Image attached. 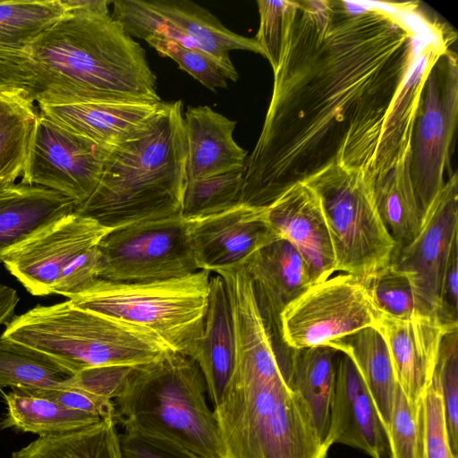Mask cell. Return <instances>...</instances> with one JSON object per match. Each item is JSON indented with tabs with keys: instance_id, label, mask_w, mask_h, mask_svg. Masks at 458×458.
Here are the masks:
<instances>
[{
	"instance_id": "obj_1",
	"label": "cell",
	"mask_w": 458,
	"mask_h": 458,
	"mask_svg": "<svg viewBox=\"0 0 458 458\" xmlns=\"http://www.w3.org/2000/svg\"><path fill=\"white\" fill-rule=\"evenodd\" d=\"M438 27L413 3L293 1L241 204L267 208L333 164L367 179L393 100Z\"/></svg>"
},
{
	"instance_id": "obj_2",
	"label": "cell",
	"mask_w": 458,
	"mask_h": 458,
	"mask_svg": "<svg viewBox=\"0 0 458 458\" xmlns=\"http://www.w3.org/2000/svg\"><path fill=\"white\" fill-rule=\"evenodd\" d=\"M230 303L235 367L213 411L224 458H327L330 445L285 379L277 344L254 293L238 292Z\"/></svg>"
},
{
	"instance_id": "obj_3",
	"label": "cell",
	"mask_w": 458,
	"mask_h": 458,
	"mask_svg": "<svg viewBox=\"0 0 458 458\" xmlns=\"http://www.w3.org/2000/svg\"><path fill=\"white\" fill-rule=\"evenodd\" d=\"M4 62L38 106L162 102L143 47L109 13L66 11Z\"/></svg>"
},
{
	"instance_id": "obj_4",
	"label": "cell",
	"mask_w": 458,
	"mask_h": 458,
	"mask_svg": "<svg viewBox=\"0 0 458 458\" xmlns=\"http://www.w3.org/2000/svg\"><path fill=\"white\" fill-rule=\"evenodd\" d=\"M182 102L165 103L148 127L113 148L92 194L74 212L108 228L181 215L187 184Z\"/></svg>"
},
{
	"instance_id": "obj_5",
	"label": "cell",
	"mask_w": 458,
	"mask_h": 458,
	"mask_svg": "<svg viewBox=\"0 0 458 458\" xmlns=\"http://www.w3.org/2000/svg\"><path fill=\"white\" fill-rule=\"evenodd\" d=\"M207 387L196 361L167 350L135 366L114 400V420L126 434L191 458H224Z\"/></svg>"
},
{
	"instance_id": "obj_6",
	"label": "cell",
	"mask_w": 458,
	"mask_h": 458,
	"mask_svg": "<svg viewBox=\"0 0 458 458\" xmlns=\"http://www.w3.org/2000/svg\"><path fill=\"white\" fill-rule=\"evenodd\" d=\"M1 336L47 354L73 375L99 366L142 365L171 350L143 329L79 308L68 299L13 317Z\"/></svg>"
},
{
	"instance_id": "obj_7",
	"label": "cell",
	"mask_w": 458,
	"mask_h": 458,
	"mask_svg": "<svg viewBox=\"0 0 458 458\" xmlns=\"http://www.w3.org/2000/svg\"><path fill=\"white\" fill-rule=\"evenodd\" d=\"M211 273L148 283L98 278L69 296L74 305L157 336L169 349L195 360L208 305Z\"/></svg>"
},
{
	"instance_id": "obj_8",
	"label": "cell",
	"mask_w": 458,
	"mask_h": 458,
	"mask_svg": "<svg viewBox=\"0 0 458 458\" xmlns=\"http://www.w3.org/2000/svg\"><path fill=\"white\" fill-rule=\"evenodd\" d=\"M303 182L320 200L336 272L367 282L389 265L396 244L378 215L361 170L333 164Z\"/></svg>"
},
{
	"instance_id": "obj_9",
	"label": "cell",
	"mask_w": 458,
	"mask_h": 458,
	"mask_svg": "<svg viewBox=\"0 0 458 458\" xmlns=\"http://www.w3.org/2000/svg\"><path fill=\"white\" fill-rule=\"evenodd\" d=\"M98 278L148 283L199 270L181 215L113 229L98 245Z\"/></svg>"
},
{
	"instance_id": "obj_10",
	"label": "cell",
	"mask_w": 458,
	"mask_h": 458,
	"mask_svg": "<svg viewBox=\"0 0 458 458\" xmlns=\"http://www.w3.org/2000/svg\"><path fill=\"white\" fill-rule=\"evenodd\" d=\"M111 16L131 38H167L209 57L226 79L238 72L229 51L247 50L265 57L255 38L238 35L200 5L186 0H117Z\"/></svg>"
},
{
	"instance_id": "obj_11",
	"label": "cell",
	"mask_w": 458,
	"mask_h": 458,
	"mask_svg": "<svg viewBox=\"0 0 458 458\" xmlns=\"http://www.w3.org/2000/svg\"><path fill=\"white\" fill-rule=\"evenodd\" d=\"M380 312L367 285L344 273L310 284L283 310L281 339L288 349L327 344L366 327L377 328Z\"/></svg>"
},
{
	"instance_id": "obj_12",
	"label": "cell",
	"mask_w": 458,
	"mask_h": 458,
	"mask_svg": "<svg viewBox=\"0 0 458 458\" xmlns=\"http://www.w3.org/2000/svg\"><path fill=\"white\" fill-rule=\"evenodd\" d=\"M457 116V55L447 48L426 79L411 139V177L425 211L445 182Z\"/></svg>"
},
{
	"instance_id": "obj_13",
	"label": "cell",
	"mask_w": 458,
	"mask_h": 458,
	"mask_svg": "<svg viewBox=\"0 0 458 458\" xmlns=\"http://www.w3.org/2000/svg\"><path fill=\"white\" fill-rule=\"evenodd\" d=\"M458 239V174L453 173L425 211L421 227L389 265L404 275L420 312L440 318L441 283L454 242Z\"/></svg>"
},
{
	"instance_id": "obj_14",
	"label": "cell",
	"mask_w": 458,
	"mask_h": 458,
	"mask_svg": "<svg viewBox=\"0 0 458 458\" xmlns=\"http://www.w3.org/2000/svg\"><path fill=\"white\" fill-rule=\"evenodd\" d=\"M111 149L74 134L39 112L21 182L84 202L95 191Z\"/></svg>"
},
{
	"instance_id": "obj_15",
	"label": "cell",
	"mask_w": 458,
	"mask_h": 458,
	"mask_svg": "<svg viewBox=\"0 0 458 458\" xmlns=\"http://www.w3.org/2000/svg\"><path fill=\"white\" fill-rule=\"evenodd\" d=\"M112 230L72 212L11 249L3 263L30 294H53L64 270Z\"/></svg>"
},
{
	"instance_id": "obj_16",
	"label": "cell",
	"mask_w": 458,
	"mask_h": 458,
	"mask_svg": "<svg viewBox=\"0 0 458 458\" xmlns=\"http://www.w3.org/2000/svg\"><path fill=\"white\" fill-rule=\"evenodd\" d=\"M186 223L198 267L210 273L242 266L258 250L280 238L267 208L243 204Z\"/></svg>"
},
{
	"instance_id": "obj_17",
	"label": "cell",
	"mask_w": 458,
	"mask_h": 458,
	"mask_svg": "<svg viewBox=\"0 0 458 458\" xmlns=\"http://www.w3.org/2000/svg\"><path fill=\"white\" fill-rule=\"evenodd\" d=\"M458 326L445 324L437 316L417 312L409 318L380 313L377 329L389 352L396 382L411 408L420 411L445 334Z\"/></svg>"
},
{
	"instance_id": "obj_18",
	"label": "cell",
	"mask_w": 458,
	"mask_h": 458,
	"mask_svg": "<svg viewBox=\"0 0 458 458\" xmlns=\"http://www.w3.org/2000/svg\"><path fill=\"white\" fill-rule=\"evenodd\" d=\"M268 220L306 263L312 284L333 276L335 257L331 236L317 193L300 182L287 189L268 208Z\"/></svg>"
},
{
	"instance_id": "obj_19",
	"label": "cell",
	"mask_w": 458,
	"mask_h": 458,
	"mask_svg": "<svg viewBox=\"0 0 458 458\" xmlns=\"http://www.w3.org/2000/svg\"><path fill=\"white\" fill-rule=\"evenodd\" d=\"M387 438L373 399L352 360L339 352L327 442L360 449L383 458Z\"/></svg>"
},
{
	"instance_id": "obj_20",
	"label": "cell",
	"mask_w": 458,
	"mask_h": 458,
	"mask_svg": "<svg viewBox=\"0 0 458 458\" xmlns=\"http://www.w3.org/2000/svg\"><path fill=\"white\" fill-rule=\"evenodd\" d=\"M456 38L441 25L421 46L400 87L384 123L372 170L367 181L394 166L411 148V139L422 89L431 67Z\"/></svg>"
},
{
	"instance_id": "obj_21",
	"label": "cell",
	"mask_w": 458,
	"mask_h": 458,
	"mask_svg": "<svg viewBox=\"0 0 458 458\" xmlns=\"http://www.w3.org/2000/svg\"><path fill=\"white\" fill-rule=\"evenodd\" d=\"M164 104L88 101L38 106L42 114L62 128L112 149L145 130Z\"/></svg>"
},
{
	"instance_id": "obj_22",
	"label": "cell",
	"mask_w": 458,
	"mask_h": 458,
	"mask_svg": "<svg viewBox=\"0 0 458 458\" xmlns=\"http://www.w3.org/2000/svg\"><path fill=\"white\" fill-rule=\"evenodd\" d=\"M250 276L256 298L276 340L283 310L312 284L309 268L298 250L279 238L258 250L242 265Z\"/></svg>"
},
{
	"instance_id": "obj_23",
	"label": "cell",
	"mask_w": 458,
	"mask_h": 458,
	"mask_svg": "<svg viewBox=\"0 0 458 458\" xmlns=\"http://www.w3.org/2000/svg\"><path fill=\"white\" fill-rule=\"evenodd\" d=\"M187 182L243 171L247 151L233 139L236 122L208 106H189L183 117Z\"/></svg>"
},
{
	"instance_id": "obj_24",
	"label": "cell",
	"mask_w": 458,
	"mask_h": 458,
	"mask_svg": "<svg viewBox=\"0 0 458 458\" xmlns=\"http://www.w3.org/2000/svg\"><path fill=\"white\" fill-rule=\"evenodd\" d=\"M77 204L63 194L21 182L0 188V263L13 247L74 212Z\"/></svg>"
},
{
	"instance_id": "obj_25",
	"label": "cell",
	"mask_w": 458,
	"mask_h": 458,
	"mask_svg": "<svg viewBox=\"0 0 458 458\" xmlns=\"http://www.w3.org/2000/svg\"><path fill=\"white\" fill-rule=\"evenodd\" d=\"M236 346L232 308L221 276L210 277L204 332L195 361L213 405L219 403L235 367Z\"/></svg>"
},
{
	"instance_id": "obj_26",
	"label": "cell",
	"mask_w": 458,
	"mask_h": 458,
	"mask_svg": "<svg viewBox=\"0 0 458 458\" xmlns=\"http://www.w3.org/2000/svg\"><path fill=\"white\" fill-rule=\"evenodd\" d=\"M337 354V350L327 345L290 349L281 361L289 386L306 403L321 439L327 445Z\"/></svg>"
},
{
	"instance_id": "obj_27",
	"label": "cell",
	"mask_w": 458,
	"mask_h": 458,
	"mask_svg": "<svg viewBox=\"0 0 458 458\" xmlns=\"http://www.w3.org/2000/svg\"><path fill=\"white\" fill-rule=\"evenodd\" d=\"M411 148L369 183L378 215L396 249L415 238L425 215L411 181Z\"/></svg>"
},
{
	"instance_id": "obj_28",
	"label": "cell",
	"mask_w": 458,
	"mask_h": 458,
	"mask_svg": "<svg viewBox=\"0 0 458 458\" xmlns=\"http://www.w3.org/2000/svg\"><path fill=\"white\" fill-rule=\"evenodd\" d=\"M38 117V106L25 89L0 86V188L22 177Z\"/></svg>"
},
{
	"instance_id": "obj_29",
	"label": "cell",
	"mask_w": 458,
	"mask_h": 458,
	"mask_svg": "<svg viewBox=\"0 0 458 458\" xmlns=\"http://www.w3.org/2000/svg\"><path fill=\"white\" fill-rule=\"evenodd\" d=\"M346 353L359 370L387 436L397 385L389 352L380 332L366 327L327 344Z\"/></svg>"
},
{
	"instance_id": "obj_30",
	"label": "cell",
	"mask_w": 458,
	"mask_h": 458,
	"mask_svg": "<svg viewBox=\"0 0 458 458\" xmlns=\"http://www.w3.org/2000/svg\"><path fill=\"white\" fill-rule=\"evenodd\" d=\"M4 398L7 411L0 422V429L15 428L43 437L74 430L100 421L71 410L35 390L12 389L4 394Z\"/></svg>"
},
{
	"instance_id": "obj_31",
	"label": "cell",
	"mask_w": 458,
	"mask_h": 458,
	"mask_svg": "<svg viewBox=\"0 0 458 458\" xmlns=\"http://www.w3.org/2000/svg\"><path fill=\"white\" fill-rule=\"evenodd\" d=\"M114 417L74 430L38 437L12 458H123Z\"/></svg>"
},
{
	"instance_id": "obj_32",
	"label": "cell",
	"mask_w": 458,
	"mask_h": 458,
	"mask_svg": "<svg viewBox=\"0 0 458 458\" xmlns=\"http://www.w3.org/2000/svg\"><path fill=\"white\" fill-rule=\"evenodd\" d=\"M72 376L47 354L0 336V390L61 388Z\"/></svg>"
},
{
	"instance_id": "obj_33",
	"label": "cell",
	"mask_w": 458,
	"mask_h": 458,
	"mask_svg": "<svg viewBox=\"0 0 458 458\" xmlns=\"http://www.w3.org/2000/svg\"><path fill=\"white\" fill-rule=\"evenodd\" d=\"M65 13L61 0L0 1V60L24 50Z\"/></svg>"
},
{
	"instance_id": "obj_34",
	"label": "cell",
	"mask_w": 458,
	"mask_h": 458,
	"mask_svg": "<svg viewBox=\"0 0 458 458\" xmlns=\"http://www.w3.org/2000/svg\"><path fill=\"white\" fill-rule=\"evenodd\" d=\"M243 171L188 181L181 216L186 221L209 216L241 204Z\"/></svg>"
},
{
	"instance_id": "obj_35",
	"label": "cell",
	"mask_w": 458,
	"mask_h": 458,
	"mask_svg": "<svg viewBox=\"0 0 458 458\" xmlns=\"http://www.w3.org/2000/svg\"><path fill=\"white\" fill-rule=\"evenodd\" d=\"M433 376L442 397L451 449L458 454V327L449 329L442 338Z\"/></svg>"
},
{
	"instance_id": "obj_36",
	"label": "cell",
	"mask_w": 458,
	"mask_h": 458,
	"mask_svg": "<svg viewBox=\"0 0 458 458\" xmlns=\"http://www.w3.org/2000/svg\"><path fill=\"white\" fill-rule=\"evenodd\" d=\"M386 438L391 458H423L421 410L411 408L398 383Z\"/></svg>"
},
{
	"instance_id": "obj_37",
	"label": "cell",
	"mask_w": 458,
	"mask_h": 458,
	"mask_svg": "<svg viewBox=\"0 0 458 458\" xmlns=\"http://www.w3.org/2000/svg\"><path fill=\"white\" fill-rule=\"evenodd\" d=\"M364 284L380 313L403 319L420 312L409 280L390 265Z\"/></svg>"
},
{
	"instance_id": "obj_38",
	"label": "cell",
	"mask_w": 458,
	"mask_h": 458,
	"mask_svg": "<svg viewBox=\"0 0 458 458\" xmlns=\"http://www.w3.org/2000/svg\"><path fill=\"white\" fill-rule=\"evenodd\" d=\"M259 13V29L255 37L269 61L273 72L278 66L290 24L293 1L279 0L257 2Z\"/></svg>"
},
{
	"instance_id": "obj_39",
	"label": "cell",
	"mask_w": 458,
	"mask_h": 458,
	"mask_svg": "<svg viewBox=\"0 0 458 458\" xmlns=\"http://www.w3.org/2000/svg\"><path fill=\"white\" fill-rule=\"evenodd\" d=\"M423 458H457L451 449L438 383L433 376L421 405Z\"/></svg>"
},
{
	"instance_id": "obj_40",
	"label": "cell",
	"mask_w": 458,
	"mask_h": 458,
	"mask_svg": "<svg viewBox=\"0 0 458 458\" xmlns=\"http://www.w3.org/2000/svg\"><path fill=\"white\" fill-rule=\"evenodd\" d=\"M145 41L160 55L173 59L181 69L208 89L215 91L227 86L226 78L219 67L204 54L167 38H149Z\"/></svg>"
},
{
	"instance_id": "obj_41",
	"label": "cell",
	"mask_w": 458,
	"mask_h": 458,
	"mask_svg": "<svg viewBox=\"0 0 458 458\" xmlns=\"http://www.w3.org/2000/svg\"><path fill=\"white\" fill-rule=\"evenodd\" d=\"M133 368L107 365L86 369L76 373L64 385L76 386L114 401L122 391Z\"/></svg>"
},
{
	"instance_id": "obj_42",
	"label": "cell",
	"mask_w": 458,
	"mask_h": 458,
	"mask_svg": "<svg viewBox=\"0 0 458 458\" xmlns=\"http://www.w3.org/2000/svg\"><path fill=\"white\" fill-rule=\"evenodd\" d=\"M440 319L458 326V239L452 245L442 277Z\"/></svg>"
},
{
	"instance_id": "obj_43",
	"label": "cell",
	"mask_w": 458,
	"mask_h": 458,
	"mask_svg": "<svg viewBox=\"0 0 458 458\" xmlns=\"http://www.w3.org/2000/svg\"><path fill=\"white\" fill-rule=\"evenodd\" d=\"M66 11H81L89 13H106L107 5L110 3L106 0H61Z\"/></svg>"
},
{
	"instance_id": "obj_44",
	"label": "cell",
	"mask_w": 458,
	"mask_h": 458,
	"mask_svg": "<svg viewBox=\"0 0 458 458\" xmlns=\"http://www.w3.org/2000/svg\"><path fill=\"white\" fill-rule=\"evenodd\" d=\"M1 85L16 86L12 69L5 62L0 60V86Z\"/></svg>"
}]
</instances>
